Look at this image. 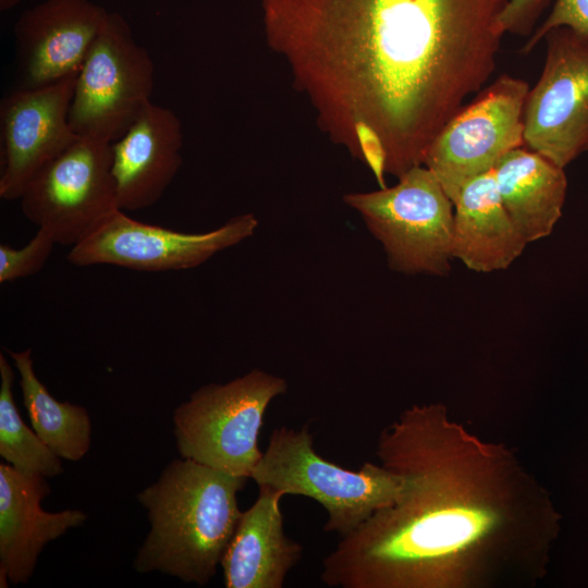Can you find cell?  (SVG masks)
Segmentation results:
<instances>
[{"label":"cell","mask_w":588,"mask_h":588,"mask_svg":"<svg viewBox=\"0 0 588 588\" xmlns=\"http://www.w3.org/2000/svg\"><path fill=\"white\" fill-rule=\"evenodd\" d=\"M509 0H261L268 46L319 127L348 149L363 122L387 173L421 166L433 139L495 69Z\"/></svg>","instance_id":"cell-1"},{"label":"cell","mask_w":588,"mask_h":588,"mask_svg":"<svg viewBox=\"0 0 588 588\" xmlns=\"http://www.w3.org/2000/svg\"><path fill=\"white\" fill-rule=\"evenodd\" d=\"M558 27H568L588 36V0H556L550 15L534 32L520 51L529 53L551 29Z\"/></svg>","instance_id":"cell-21"},{"label":"cell","mask_w":588,"mask_h":588,"mask_svg":"<svg viewBox=\"0 0 588 588\" xmlns=\"http://www.w3.org/2000/svg\"><path fill=\"white\" fill-rule=\"evenodd\" d=\"M48 478L0 464V587L27 584L42 549L69 529L82 526L81 510L46 512Z\"/></svg>","instance_id":"cell-13"},{"label":"cell","mask_w":588,"mask_h":588,"mask_svg":"<svg viewBox=\"0 0 588 588\" xmlns=\"http://www.w3.org/2000/svg\"><path fill=\"white\" fill-rule=\"evenodd\" d=\"M76 75L23 87L2 99V199L19 200L28 183L78 138L69 119Z\"/></svg>","instance_id":"cell-11"},{"label":"cell","mask_w":588,"mask_h":588,"mask_svg":"<svg viewBox=\"0 0 588 588\" xmlns=\"http://www.w3.org/2000/svg\"><path fill=\"white\" fill-rule=\"evenodd\" d=\"M384 466L365 463L358 470L323 458L307 425L274 428L250 479L283 495L318 502L327 513L326 532L344 537L376 512L399 504L437 482V474L412 452L381 456Z\"/></svg>","instance_id":"cell-3"},{"label":"cell","mask_w":588,"mask_h":588,"mask_svg":"<svg viewBox=\"0 0 588 588\" xmlns=\"http://www.w3.org/2000/svg\"><path fill=\"white\" fill-rule=\"evenodd\" d=\"M182 146L179 117L150 101L124 135L111 143L119 209L126 212L155 205L180 170Z\"/></svg>","instance_id":"cell-14"},{"label":"cell","mask_w":588,"mask_h":588,"mask_svg":"<svg viewBox=\"0 0 588 588\" xmlns=\"http://www.w3.org/2000/svg\"><path fill=\"white\" fill-rule=\"evenodd\" d=\"M20 375L23 404L33 429L62 460L77 462L89 451L91 421L85 407L54 399L34 370L32 350L8 351Z\"/></svg>","instance_id":"cell-18"},{"label":"cell","mask_w":588,"mask_h":588,"mask_svg":"<svg viewBox=\"0 0 588 588\" xmlns=\"http://www.w3.org/2000/svg\"><path fill=\"white\" fill-rule=\"evenodd\" d=\"M286 390L284 378L258 368L198 388L173 413L180 456L249 479L262 455L258 439L265 413Z\"/></svg>","instance_id":"cell-4"},{"label":"cell","mask_w":588,"mask_h":588,"mask_svg":"<svg viewBox=\"0 0 588 588\" xmlns=\"http://www.w3.org/2000/svg\"><path fill=\"white\" fill-rule=\"evenodd\" d=\"M23 0H0V10L8 11L14 7H16L20 2Z\"/></svg>","instance_id":"cell-23"},{"label":"cell","mask_w":588,"mask_h":588,"mask_svg":"<svg viewBox=\"0 0 588 588\" xmlns=\"http://www.w3.org/2000/svg\"><path fill=\"white\" fill-rule=\"evenodd\" d=\"M56 244L53 236L40 228L21 248L1 244L0 282H12L37 273L47 262Z\"/></svg>","instance_id":"cell-20"},{"label":"cell","mask_w":588,"mask_h":588,"mask_svg":"<svg viewBox=\"0 0 588 588\" xmlns=\"http://www.w3.org/2000/svg\"><path fill=\"white\" fill-rule=\"evenodd\" d=\"M247 479L189 458L170 462L137 494L150 529L137 550L134 569L207 585L236 529L242 514L237 493Z\"/></svg>","instance_id":"cell-2"},{"label":"cell","mask_w":588,"mask_h":588,"mask_svg":"<svg viewBox=\"0 0 588 588\" xmlns=\"http://www.w3.org/2000/svg\"><path fill=\"white\" fill-rule=\"evenodd\" d=\"M373 192L345 194L369 232L382 244L389 267L402 273L446 275L453 258V203L424 164Z\"/></svg>","instance_id":"cell-5"},{"label":"cell","mask_w":588,"mask_h":588,"mask_svg":"<svg viewBox=\"0 0 588 588\" xmlns=\"http://www.w3.org/2000/svg\"><path fill=\"white\" fill-rule=\"evenodd\" d=\"M493 173L502 204L525 241L550 235L565 201L564 168L519 147L507 152Z\"/></svg>","instance_id":"cell-17"},{"label":"cell","mask_w":588,"mask_h":588,"mask_svg":"<svg viewBox=\"0 0 588 588\" xmlns=\"http://www.w3.org/2000/svg\"><path fill=\"white\" fill-rule=\"evenodd\" d=\"M24 217L57 244L74 246L115 209L111 143L78 137L20 197Z\"/></svg>","instance_id":"cell-8"},{"label":"cell","mask_w":588,"mask_h":588,"mask_svg":"<svg viewBox=\"0 0 588 588\" xmlns=\"http://www.w3.org/2000/svg\"><path fill=\"white\" fill-rule=\"evenodd\" d=\"M282 497L258 487L256 501L242 512L220 564L226 588H281L301 560L302 546L284 532Z\"/></svg>","instance_id":"cell-15"},{"label":"cell","mask_w":588,"mask_h":588,"mask_svg":"<svg viewBox=\"0 0 588 588\" xmlns=\"http://www.w3.org/2000/svg\"><path fill=\"white\" fill-rule=\"evenodd\" d=\"M528 84L499 76L443 126L424 159L452 203L473 179L495 168L524 140V108Z\"/></svg>","instance_id":"cell-7"},{"label":"cell","mask_w":588,"mask_h":588,"mask_svg":"<svg viewBox=\"0 0 588 588\" xmlns=\"http://www.w3.org/2000/svg\"><path fill=\"white\" fill-rule=\"evenodd\" d=\"M257 226V218L244 213L209 232L186 233L115 209L72 246L68 260L78 267L111 265L149 272L192 269L248 238Z\"/></svg>","instance_id":"cell-9"},{"label":"cell","mask_w":588,"mask_h":588,"mask_svg":"<svg viewBox=\"0 0 588 588\" xmlns=\"http://www.w3.org/2000/svg\"><path fill=\"white\" fill-rule=\"evenodd\" d=\"M108 13L90 0H44L24 10L14 25L24 87L77 74Z\"/></svg>","instance_id":"cell-12"},{"label":"cell","mask_w":588,"mask_h":588,"mask_svg":"<svg viewBox=\"0 0 588 588\" xmlns=\"http://www.w3.org/2000/svg\"><path fill=\"white\" fill-rule=\"evenodd\" d=\"M550 0H509L495 21L497 32L529 36Z\"/></svg>","instance_id":"cell-22"},{"label":"cell","mask_w":588,"mask_h":588,"mask_svg":"<svg viewBox=\"0 0 588 588\" xmlns=\"http://www.w3.org/2000/svg\"><path fill=\"white\" fill-rule=\"evenodd\" d=\"M540 78L524 108L525 145L565 168L588 151V36L551 29Z\"/></svg>","instance_id":"cell-10"},{"label":"cell","mask_w":588,"mask_h":588,"mask_svg":"<svg viewBox=\"0 0 588 588\" xmlns=\"http://www.w3.org/2000/svg\"><path fill=\"white\" fill-rule=\"evenodd\" d=\"M155 66L127 21L109 12L75 79L70 124L78 137L119 139L151 101Z\"/></svg>","instance_id":"cell-6"},{"label":"cell","mask_w":588,"mask_h":588,"mask_svg":"<svg viewBox=\"0 0 588 588\" xmlns=\"http://www.w3.org/2000/svg\"><path fill=\"white\" fill-rule=\"evenodd\" d=\"M453 258L476 272L506 269L527 242L509 217L493 170L467 184L453 201Z\"/></svg>","instance_id":"cell-16"},{"label":"cell","mask_w":588,"mask_h":588,"mask_svg":"<svg viewBox=\"0 0 588 588\" xmlns=\"http://www.w3.org/2000/svg\"><path fill=\"white\" fill-rule=\"evenodd\" d=\"M15 375L0 354V456L19 471L46 478L63 473L62 458L22 419L13 395Z\"/></svg>","instance_id":"cell-19"}]
</instances>
